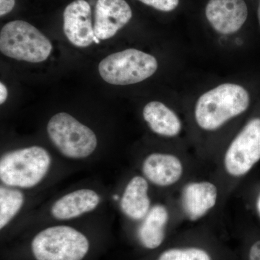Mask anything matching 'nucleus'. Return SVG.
Wrapping results in <instances>:
<instances>
[{
	"instance_id": "1",
	"label": "nucleus",
	"mask_w": 260,
	"mask_h": 260,
	"mask_svg": "<svg viewBox=\"0 0 260 260\" xmlns=\"http://www.w3.org/2000/svg\"><path fill=\"white\" fill-rule=\"evenodd\" d=\"M249 102V93L241 85L222 84L199 98L195 119L202 129L213 131L245 112Z\"/></svg>"
},
{
	"instance_id": "2",
	"label": "nucleus",
	"mask_w": 260,
	"mask_h": 260,
	"mask_svg": "<svg viewBox=\"0 0 260 260\" xmlns=\"http://www.w3.org/2000/svg\"><path fill=\"white\" fill-rule=\"evenodd\" d=\"M51 165V155L43 147L17 149L2 155L0 180L5 186L31 189L47 177Z\"/></svg>"
},
{
	"instance_id": "3",
	"label": "nucleus",
	"mask_w": 260,
	"mask_h": 260,
	"mask_svg": "<svg viewBox=\"0 0 260 260\" xmlns=\"http://www.w3.org/2000/svg\"><path fill=\"white\" fill-rule=\"evenodd\" d=\"M89 249L86 236L68 225L48 227L38 233L31 242L36 260H83Z\"/></svg>"
},
{
	"instance_id": "4",
	"label": "nucleus",
	"mask_w": 260,
	"mask_h": 260,
	"mask_svg": "<svg viewBox=\"0 0 260 260\" xmlns=\"http://www.w3.org/2000/svg\"><path fill=\"white\" fill-rule=\"evenodd\" d=\"M0 51L19 61L39 63L47 60L52 51L49 39L31 24L14 20L5 24L0 32Z\"/></svg>"
},
{
	"instance_id": "5",
	"label": "nucleus",
	"mask_w": 260,
	"mask_h": 260,
	"mask_svg": "<svg viewBox=\"0 0 260 260\" xmlns=\"http://www.w3.org/2000/svg\"><path fill=\"white\" fill-rule=\"evenodd\" d=\"M47 133L51 143L66 158H88L97 148V137L88 126L74 116L61 112L49 119Z\"/></svg>"
},
{
	"instance_id": "6",
	"label": "nucleus",
	"mask_w": 260,
	"mask_h": 260,
	"mask_svg": "<svg viewBox=\"0 0 260 260\" xmlns=\"http://www.w3.org/2000/svg\"><path fill=\"white\" fill-rule=\"evenodd\" d=\"M157 69L158 61L153 56L135 49L110 54L99 65L103 80L115 85L140 83L151 77Z\"/></svg>"
},
{
	"instance_id": "7",
	"label": "nucleus",
	"mask_w": 260,
	"mask_h": 260,
	"mask_svg": "<svg viewBox=\"0 0 260 260\" xmlns=\"http://www.w3.org/2000/svg\"><path fill=\"white\" fill-rule=\"evenodd\" d=\"M260 160V118L249 121L234 138L224 157L229 175H245Z\"/></svg>"
},
{
	"instance_id": "8",
	"label": "nucleus",
	"mask_w": 260,
	"mask_h": 260,
	"mask_svg": "<svg viewBox=\"0 0 260 260\" xmlns=\"http://www.w3.org/2000/svg\"><path fill=\"white\" fill-rule=\"evenodd\" d=\"M63 30L66 37L76 47H88L93 42L99 44L92 25L91 8L85 0H75L63 13Z\"/></svg>"
},
{
	"instance_id": "9",
	"label": "nucleus",
	"mask_w": 260,
	"mask_h": 260,
	"mask_svg": "<svg viewBox=\"0 0 260 260\" xmlns=\"http://www.w3.org/2000/svg\"><path fill=\"white\" fill-rule=\"evenodd\" d=\"M132 17L133 12L125 0H97L93 26L95 37L100 40L111 39Z\"/></svg>"
},
{
	"instance_id": "10",
	"label": "nucleus",
	"mask_w": 260,
	"mask_h": 260,
	"mask_svg": "<svg viewBox=\"0 0 260 260\" xmlns=\"http://www.w3.org/2000/svg\"><path fill=\"white\" fill-rule=\"evenodd\" d=\"M205 15L217 32L227 35L242 28L247 18V6L244 0H210Z\"/></svg>"
},
{
	"instance_id": "11",
	"label": "nucleus",
	"mask_w": 260,
	"mask_h": 260,
	"mask_svg": "<svg viewBox=\"0 0 260 260\" xmlns=\"http://www.w3.org/2000/svg\"><path fill=\"white\" fill-rule=\"evenodd\" d=\"M218 190L209 181H195L186 184L181 193L183 210L191 221L199 220L216 204Z\"/></svg>"
},
{
	"instance_id": "12",
	"label": "nucleus",
	"mask_w": 260,
	"mask_h": 260,
	"mask_svg": "<svg viewBox=\"0 0 260 260\" xmlns=\"http://www.w3.org/2000/svg\"><path fill=\"white\" fill-rule=\"evenodd\" d=\"M142 172L145 179L154 185L166 187L173 185L180 179L183 166L175 155L154 153L143 160Z\"/></svg>"
},
{
	"instance_id": "13",
	"label": "nucleus",
	"mask_w": 260,
	"mask_h": 260,
	"mask_svg": "<svg viewBox=\"0 0 260 260\" xmlns=\"http://www.w3.org/2000/svg\"><path fill=\"white\" fill-rule=\"evenodd\" d=\"M100 202V195L93 189H78L56 200L51 206V214L57 220H72L93 211Z\"/></svg>"
},
{
	"instance_id": "14",
	"label": "nucleus",
	"mask_w": 260,
	"mask_h": 260,
	"mask_svg": "<svg viewBox=\"0 0 260 260\" xmlns=\"http://www.w3.org/2000/svg\"><path fill=\"white\" fill-rule=\"evenodd\" d=\"M148 180L141 176H135L126 184L120 200L121 209L127 218L143 220L150 210Z\"/></svg>"
},
{
	"instance_id": "15",
	"label": "nucleus",
	"mask_w": 260,
	"mask_h": 260,
	"mask_svg": "<svg viewBox=\"0 0 260 260\" xmlns=\"http://www.w3.org/2000/svg\"><path fill=\"white\" fill-rule=\"evenodd\" d=\"M169 217V212L164 205H155L150 208L138 229V239L142 245L148 249H155L161 245L165 239Z\"/></svg>"
},
{
	"instance_id": "16",
	"label": "nucleus",
	"mask_w": 260,
	"mask_h": 260,
	"mask_svg": "<svg viewBox=\"0 0 260 260\" xmlns=\"http://www.w3.org/2000/svg\"><path fill=\"white\" fill-rule=\"evenodd\" d=\"M143 118L149 127L160 136L175 137L180 133L181 122L172 109L159 102L147 104L143 111Z\"/></svg>"
},
{
	"instance_id": "17",
	"label": "nucleus",
	"mask_w": 260,
	"mask_h": 260,
	"mask_svg": "<svg viewBox=\"0 0 260 260\" xmlns=\"http://www.w3.org/2000/svg\"><path fill=\"white\" fill-rule=\"evenodd\" d=\"M25 202L23 193L10 186L0 187V229L3 230L21 210Z\"/></svg>"
},
{
	"instance_id": "18",
	"label": "nucleus",
	"mask_w": 260,
	"mask_h": 260,
	"mask_svg": "<svg viewBox=\"0 0 260 260\" xmlns=\"http://www.w3.org/2000/svg\"><path fill=\"white\" fill-rule=\"evenodd\" d=\"M157 260H212L209 254L199 248L171 249L164 251Z\"/></svg>"
},
{
	"instance_id": "19",
	"label": "nucleus",
	"mask_w": 260,
	"mask_h": 260,
	"mask_svg": "<svg viewBox=\"0 0 260 260\" xmlns=\"http://www.w3.org/2000/svg\"><path fill=\"white\" fill-rule=\"evenodd\" d=\"M143 4L162 12H171L179 5V0H139Z\"/></svg>"
},
{
	"instance_id": "20",
	"label": "nucleus",
	"mask_w": 260,
	"mask_h": 260,
	"mask_svg": "<svg viewBox=\"0 0 260 260\" xmlns=\"http://www.w3.org/2000/svg\"><path fill=\"white\" fill-rule=\"evenodd\" d=\"M15 0H0V16L10 13L14 8Z\"/></svg>"
},
{
	"instance_id": "21",
	"label": "nucleus",
	"mask_w": 260,
	"mask_h": 260,
	"mask_svg": "<svg viewBox=\"0 0 260 260\" xmlns=\"http://www.w3.org/2000/svg\"><path fill=\"white\" fill-rule=\"evenodd\" d=\"M249 260H260V240L251 246L249 254Z\"/></svg>"
},
{
	"instance_id": "22",
	"label": "nucleus",
	"mask_w": 260,
	"mask_h": 260,
	"mask_svg": "<svg viewBox=\"0 0 260 260\" xmlns=\"http://www.w3.org/2000/svg\"><path fill=\"white\" fill-rule=\"evenodd\" d=\"M8 91L6 86L3 83H0V104H3L8 99Z\"/></svg>"
},
{
	"instance_id": "23",
	"label": "nucleus",
	"mask_w": 260,
	"mask_h": 260,
	"mask_svg": "<svg viewBox=\"0 0 260 260\" xmlns=\"http://www.w3.org/2000/svg\"><path fill=\"white\" fill-rule=\"evenodd\" d=\"M257 13H258V19H259V25H260V2H259V7H258Z\"/></svg>"
},
{
	"instance_id": "24",
	"label": "nucleus",
	"mask_w": 260,
	"mask_h": 260,
	"mask_svg": "<svg viewBox=\"0 0 260 260\" xmlns=\"http://www.w3.org/2000/svg\"><path fill=\"white\" fill-rule=\"evenodd\" d=\"M257 210L260 214V196L259 197V199L257 200Z\"/></svg>"
}]
</instances>
